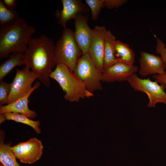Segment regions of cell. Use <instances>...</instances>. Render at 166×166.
<instances>
[{"label": "cell", "mask_w": 166, "mask_h": 166, "mask_svg": "<svg viewBox=\"0 0 166 166\" xmlns=\"http://www.w3.org/2000/svg\"><path fill=\"white\" fill-rule=\"evenodd\" d=\"M53 41L43 34L31 38L24 53L25 64L31 69L39 80L47 88L50 87L52 69L57 64Z\"/></svg>", "instance_id": "obj_1"}, {"label": "cell", "mask_w": 166, "mask_h": 166, "mask_svg": "<svg viewBox=\"0 0 166 166\" xmlns=\"http://www.w3.org/2000/svg\"><path fill=\"white\" fill-rule=\"evenodd\" d=\"M35 31L22 17L12 25L0 27V59L9 57L10 53H24Z\"/></svg>", "instance_id": "obj_2"}, {"label": "cell", "mask_w": 166, "mask_h": 166, "mask_svg": "<svg viewBox=\"0 0 166 166\" xmlns=\"http://www.w3.org/2000/svg\"><path fill=\"white\" fill-rule=\"evenodd\" d=\"M50 77L56 81L65 92L64 98L65 100L77 102L81 99L94 96L73 72L63 64H57Z\"/></svg>", "instance_id": "obj_3"}, {"label": "cell", "mask_w": 166, "mask_h": 166, "mask_svg": "<svg viewBox=\"0 0 166 166\" xmlns=\"http://www.w3.org/2000/svg\"><path fill=\"white\" fill-rule=\"evenodd\" d=\"M82 53L74 38V32L69 28L63 30L55 45V57L57 64H63L73 72Z\"/></svg>", "instance_id": "obj_4"}, {"label": "cell", "mask_w": 166, "mask_h": 166, "mask_svg": "<svg viewBox=\"0 0 166 166\" xmlns=\"http://www.w3.org/2000/svg\"><path fill=\"white\" fill-rule=\"evenodd\" d=\"M73 72L91 92L102 89V73L97 68L88 53L82 55Z\"/></svg>", "instance_id": "obj_5"}, {"label": "cell", "mask_w": 166, "mask_h": 166, "mask_svg": "<svg viewBox=\"0 0 166 166\" xmlns=\"http://www.w3.org/2000/svg\"><path fill=\"white\" fill-rule=\"evenodd\" d=\"M127 81L135 90L145 93L149 102L148 106L155 107L158 103L166 104V93L163 86L156 81H152L149 78H140L136 74H132Z\"/></svg>", "instance_id": "obj_6"}, {"label": "cell", "mask_w": 166, "mask_h": 166, "mask_svg": "<svg viewBox=\"0 0 166 166\" xmlns=\"http://www.w3.org/2000/svg\"><path fill=\"white\" fill-rule=\"evenodd\" d=\"M30 69L26 66L17 69L9 94L7 104L27 95L32 89L33 82L38 79Z\"/></svg>", "instance_id": "obj_7"}, {"label": "cell", "mask_w": 166, "mask_h": 166, "mask_svg": "<svg viewBox=\"0 0 166 166\" xmlns=\"http://www.w3.org/2000/svg\"><path fill=\"white\" fill-rule=\"evenodd\" d=\"M16 157L22 163L32 164L38 160L43 152L41 141L35 138L26 141L19 143L11 147Z\"/></svg>", "instance_id": "obj_8"}, {"label": "cell", "mask_w": 166, "mask_h": 166, "mask_svg": "<svg viewBox=\"0 0 166 166\" xmlns=\"http://www.w3.org/2000/svg\"><path fill=\"white\" fill-rule=\"evenodd\" d=\"M107 30L105 26H95L88 52L97 68L101 73L103 70L105 40Z\"/></svg>", "instance_id": "obj_9"}, {"label": "cell", "mask_w": 166, "mask_h": 166, "mask_svg": "<svg viewBox=\"0 0 166 166\" xmlns=\"http://www.w3.org/2000/svg\"><path fill=\"white\" fill-rule=\"evenodd\" d=\"M62 10H57L55 12V17L57 20V23L64 29L66 28L67 22L75 19L80 14H85L90 10L89 7L83 3L80 0H62Z\"/></svg>", "instance_id": "obj_10"}, {"label": "cell", "mask_w": 166, "mask_h": 166, "mask_svg": "<svg viewBox=\"0 0 166 166\" xmlns=\"http://www.w3.org/2000/svg\"><path fill=\"white\" fill-rule=\"evenodd\" d=\"M88 14H80L74 19L75 41L82 55L88 53L93 35V29L88 24Z\"/></svg>", "instance_id": "obj_11"}, {"label": "cell", "mask_w": 166, "mask_h": 166, "mask_svg": "<svg viewBox=\"0 0 166 166\" xmlns=\"http://www.w3.org/2000/svg\"><path fill=\"white\" fill-rule=\"evenodd\" d=\"M138 69L136 66L118 62L103 71L102 81L111 83L127 81L132 74L137 72Z\"/></svg>", "instance_id": "obj_12"}, {"label": "cell", "mask_w": 166, "mask_h": 166, "mask_svg": "<svg viewBox=\"0 0 166 166\" xmlns=\"http://www.w3.org/2000/svg\"><path fill=\"white\" fill-rule=\"evenodd\" d=\"M139 59V74L146 77L151 75L164 74L166 69L160 57L142 51Z\"/></svg>", "instance_id": "obj_13"}, {"label": "cell", "mask_w": 166, "mask_h": 166, "mask_svg": "<svg viewBox=\"0 0 166 166\" xmlns=\"http://www.w3.org/2000/svg\"><path fill=\"white\" fill-rule=\"evenodd\" d=\"M40 85L39 81H37L32 90L27 95L6 105L0 106V114L10 112L18 113L26 115L30 119L35 118L37 113L29 108V98L32 92L39 88Z\"/></svg>", "instance_id": "obj_14"}, {"label": "cell", "mask_w": 166, "mask_h": 166, "mask_svg": "<svg viewBox=\"0 0 166 166\" xmlns=\"http://www.w3.org/2000/svg\"><path fill=\"white\" fill-rule=\"evenodd\" d=\"M116 40L111 31L107 30L105 40L103 71L117 62H121L115 55L114 42Z\"/></svg>", "instance_id": "obj_15"}, {"label": "cell", "mask_w": 166, "mask_h": 166, "mask_svg": "<svg viewBox=\"0 0 166 166\" xmlns=\"http://www.w3.org/2000/svg\"><path fill=\"white\" fill-rule=\"evenodd\" d=\"M9 58L0 65V81H2L15 67L25 65L24 53H12L9 55Z\"/></svg>", "instance_id": "obj_16"}, {"label": "cell", "mask_w": 166, "mask_h": 166, "mask_svg": "<svg viewBox=\"0 0 166 166\" xmlns=\"http://www.w3.org/2000/svg\"><path fill=\"white\" fill-rule=\"evenodd\" d=\"M114 47L115 56L121 62L130 66L133 65L135 53L128 45L120 40H116Z\"/></svg>", "instance_id": "obj_17"}, {"label": "cell", "mask_w": 166, "mask_h": 166, "mask_svg": "<svg viewBox=\"0 0 166 166\" xmlns=\"http://www.w3.org/2000/svg\"><path fill=\"white\" fill-rule=\"evenodd\" d=\"M0 133V161L3 166H20L18 163L11 147L4 142V135Z\"/></svg>", "instance_id": "obj_18"}, {"label": "cell", "mask_w": 166, "mask_h": 166, "mask_svg": "<svg viewBox=\"0 0 166 166\" xmlns=\"http://www.w3.org/2000/svg\"><path fill=\"white\" fill-rule=\"evenodd\" d=\"M20 18L15 10L8 9L4 5L2 1L0 0V27L12 25Z\"/></svg>", "instance_id": "obj_19"}, {"label": "cell", "mask_w": 166, "mask_h": 166, "mask_svg": "<svg viewBox=\"0 0 166 166\" xmlns=\"http://www.w3.org/2000/svg\"><path fill=\"white\" fill-rule=\"evenodd\" d=\"M3 114L6 120L26 124L32 127L37 134L40 133L41 129L39 128L40 122L39 121L32 120L26 115L18 113L10 112Z\"/></svg>", "instance_id": "obj_20"}, {"label": "cell", "mask_w": 166, "mask_h": 166, "mask_svg": "<svg viewBox=\"0 0 166 166\" xmlns=\"http://www.w3.org/2000/svg\"><path fill=\"white\" fill-rule=\"evenodd\" d=\"M85 2L91 11V19L97 20L101 8L105 7V0H86Z\"/></svg>", "instance_id": "obj_21"}, {"label": "cell", "mask_w": 166, "mask_h": 166, "mask_svg": "<svg viewBox=\"0 0 166 166\" xmlns=\"http://www.w3.org/2000/svg\"><path fill=\"white\" fill-rule=\"evenodd\" d=\"M11 86V83L0 81V105L7 104L9 93Z\"/></svg>", "instance_id": "obj_22"}, {"label": "cell", "mask_w": 166, "mask_h": 166, "mask_svg": "<svg viewBox=\"0 0 166 166\" xmlns=\"http://www.w3.org/2000/svg\"><path fill=\"white\" fill-rule=\"evenodd\" d=\"M156 41V53L160 55L161 57L166 69V48L165 44L160 38L154 35Z\"/></svg>", "instance_id": "obj_23"}, {"label": "cell", "mask_w": 166, "mask_h": 166, "mask_svg": "<svg viewBox=\"0 0 166 166\" xmlns=\"http://www.w3.org/2000/svg\"><path fill=\"white\" fill-rule=\"evenodd\" d=\"M127 0H105V7L109 9L117 8L126 3Z\"/></svg>", "instance_id": "obj_24"}, {"label": "cell", "mask_w": 166, "mask_h": 166, "mask_svg": "<svg viewBox=\"0 0 166 166\" xmlns=\"http://www.w3.org/2000/svg\"><path fill=\"white\" fill-rule=\"evenodd\" d=\"M153 77L159 84L163 86L164 90H166V71L163 74L154 75Z\"/></svg>", "instance_id": "obj_25"}, {"label": "cell", "mask_w": 166, "mask_h": 166, "mask_svg": "<svg viewBox=\"0 0 166 166\" xmlns=\"http://www.w3.org/2000/svg\"><path fill=\"white\" fill-rule=\"evenodd\" d=\"M4 5L8 9L14 10L17 5V2L16 0H2Z\"/></svg>", "instance_id": "obj_26"}, {"label": "cell", "mask_w": 166, "mask_h": 166, "mask_svg": "<svg viewBox=\"0 0 166 166\" xmlns=\"http://www.w3.org/2000/svg\"><path fill=\"white\" fill-rule=\"evenodd\" d=\"M6 120L4 114H0V124L4 122Z\"/></svg>", "instance_id": "obj_27"}]
</instances>
